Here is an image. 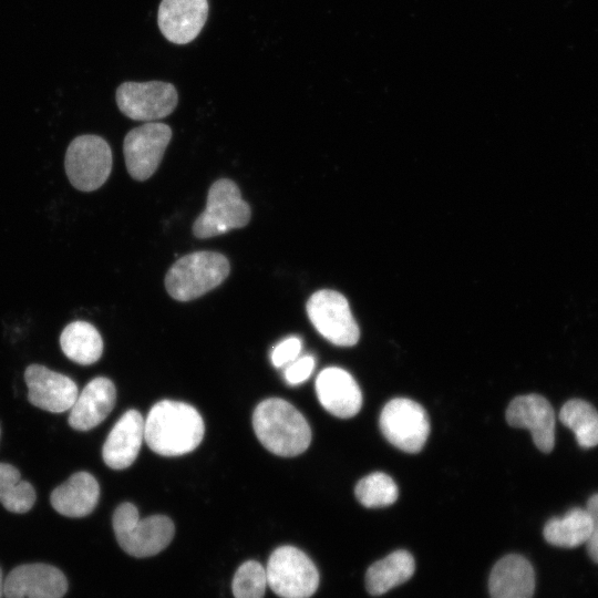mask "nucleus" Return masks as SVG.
<instances>
[{
    "label": "nucleus",
    "mask_w": 598,
    "mask_h": 598,
    "mask_svg": "<svg viewBox=\"0 0 598 598\" xmlns=\"http://www.w3.org/2000/svg\"><path fill=\"white\" fill-rule=\"evenodd\" d=\"M112 524L121 548L138 558L162 551L169 545L175 533L171 518L153 515L141 519L136 506L132 503H122L117 506Z\"/></svg>",
    "instance_id": "20e7f679"
},
{
    "label": "nucleus",
    "mask_w": 598,
    "mask_h": 598,
    "mask_svg": "<svg viewBox=\"0 0 598 598\" xmlns=\"http://www.w3.org/2000/svg\"><path fill=\"white\" fill-rule=\"evenodd\" d=\"M116 390L104 377L91 380L78 394L69 415V424L76 431H89L102 423L114 408Z\"/></svg>",
    "instance_id": "a211bd4d"
},
{
    "label": "nucleus",
    "mask_w": 598,
    "mask_h": 598,
    "mask_svg": "<svg viewBox=\"0 0 598 598\" xmlns=\"http://www.w3.org/2000/svg\"><path fill=\"white\" fill-rule=\"evenodd\" d=\"M586 509L591 517V530L586 542L590 558L598 564V493L589 497Z\"/></svg>",
    "instance_id": "c756f323"
},
{
    "label": "nucleus",
    "mask_w": 598,
    "mask_h": 598,
    "mask_svg": "<svg viewBox=\"0 0 598 598\" xmlns=\"http://www.w3.org/2000/svg\"><path fill=\"white\" fill-rule=\"evenodd\" d=\"M559 420L574 432L580 447L591 448L598 445V412L587 401H567L560 409Z\"/></svg>",
    "instance_id": "b1692460"
},
{
    "label": "nucleus",
    "mask_w": 598,
    "mask_h": 598,
    "mask_svg": "<svg viewBox=\"0 0 598 598\" xmlns=\"http://www.w3.org/2000/svg\"><path fill=\"white\" fill-rule=\"evenodd\" d=\"M24 381L29 402L52 413L70 410L79 394L72 379L41 364L29 365L24 371Z\"/></svg>",
    "instance_id": "ddd939ff"
},
{
    "label": "nucleus",
    "mask_w": 598,
    "mask_h": 598,
    "mask_svg": "<svg viewBox=\"0 0 598 598\" xmlns=\"http://www.w3.org/2000/svg\"><path fill=\"white\" fill-rule=\"evenodd\" d=\"M33 486L21 480L17 467L8 463H0V503L3 507L16 514L29 512L35 503Z\"/></svg>",
    "instance_id": "393cba45"
},
{
    "label": "nucleus",
    "mask_w": 598,
    "mask_h": 598,
    "mask_svg": "<svg viewBox=\"0 0 598 598\" xmlns=\"http://www.w3.org/2000/svg\"><path fill=\"white\" fill-rule=\"evenodd\" d=\"M511 426L527 429L538 450L549 453L555 444V412L550 403L539 394L514 398L506 410Z\"/></svg>",
    "instance_id": "4468645a"
},
{
    "label": "nucleus",
    "mask_w": 598,
    "mask_h": 598,
    "mask_svg": "<svg viewBox=\"0 0 598 598\" xmlns=\"http://www.w3.org/2000/svg\"><path fill=\"white\" fill-rule=\"evenodd\" d=\"M177 102L175 86L163 81L124 82L116 90L120 111L135 121L163 118L175 110Z\"/></svg>",
    "instance_id": "9d476101"
},
{
    "label": "nucleus",
    "mask_w": 598,
    "mask_h": 598,
    "mask_svg": "<svg viewBox=\"0 0 598 598\" xmlns=\"http://www.w3.org/2000/svg\"><path fill=\"white\" fill-rule=\"evenodd\" d=\"M172 138L165 123L147 122L131 130L123 142L128 174L136 181H146L157 169Z\"/></svg>",
    "instance_id": "9b49d317"
},
{
    "label": "nucleus",
    "mask_w": 598,
    "mask_h": 598,
    "mask_svg": "<svg viewBox=\"0 0 598 598\" xmlns=\"http://www.w3.org/2000/svg\"><path fill=\"white\" fill-rule=\"evenodd\" d=\"M267 586L266 569L256 560L241 564L231 582L235 598H264Z\"/></svg>",
    "instance_id": "bb28decb"
},
{
    "label": "nucleus",
    "mask_w": 598,
    "mask_h": 598,
    "mask_svg": "<svg viewBox=\"0 0 598 598\" xmlns=\"http://www.w3.org/2000/svg\"><path fill=\"white\" fill-rule=\"evenodd\" d=\"M265 569L268 586L281 598H309L319 585L315 564L293 546L276 548Z\"/></svg>",
    "instance_id": "423d86ee"
},
{
    "label": "nucleus",
    "mask_w": 598,
    "mask_h": 598,
    "mask_svg": "<svg viewBox=\"0 0 598 598\" xmlns=\"http://www.w3.org/2000/svg\"><path fill=\"white\" fill-rule=\"evenodd\" d=\"M591 517L586 508L574 507L564 517H553L544 526L547 543L561 548L585 544L590 535Z\"/></svg>",
    "instance_id": "5701e85b"
},
{
    "label": "nucleus",
    "mask_w": 598,
    "mask_h": 598,
    "mask_svg": "<svg viewBox=\"0 0 598 598\" xmlns=\"http://www.w3.org/2000/svg\"><path fill=\"white\" fill-rule=\"evenodd\" d=\"M379 424L384 437L396 448L408 453L420 452L430 433L426 411L408 398L390 400L381 411Z\"/></svg>",
    "instance_id": "6e6552de"
},
{
    "label": "nucleus",
    "mask_w": 598,
    "mask_h": 598,
    "mask_svg": "<svg viewBox=\"0 0 598 598\" xmlns=\"http://www.w3.org/2000/svg\"><path fill=\"white\" fill-rule=\"evenodd\" d=\"M252 427L269 452L283 457L303 453L311 442V430L305 416L279 398L266 399L256 406Z\"/></svg>",
    "instance_id": "f03ea898"
},
{
    "label": "nucleus",
    "mask_w": 598,
    "mask_h": 598,
    "mask_svg": "<svg viewBox=\"0 0 598 598\" xmlns=\"http://www.w3.org/2000/svg\"><path fill=\"white\" fill-rule=\"evenodd\" d=\"M315 358L310 354L299 355L295 361L287 364L283 371V377L289 385H299L307 381L313 369Z\"/></svg>",
    "instance_id": "c85d7f7f"
},
{
    "label": "nucleus",
    "mask_w": 598,
    "mask_h": 598,
    "mask_svg": "<svg viewBox=\"0 0 598 598\" xmlns=\"http://www.w3.org/2000/svg\"><path fill=\"white\" fill-rule=\"evenodd\" d=\"M310 322L329 342L339 347L354 346L359 327L348 300L336 290L322 289L312 293L306 305Z\"/></svg>",
    "instance_id": "1a4fd4ad"
},
{
    "label": "nucleus",
    "mask_w": 598,
    "mask_h": 598,
    "mask_svg": "<svg viewBox=\"0 0 598 598\" xmlns=\"http://www.w3.org/2000/svg\"><path fill=\"white\" fill-rule=\"evenodd\" d=\"M4 579L2 577V570L0 568V598L3 596Z\"/></svg>",
    "instance_id": "7c9ffc66"
},
{
    "label": "nucleus",
    "mask_w": 598,
    "mask_h": 598,
    "mask_svg": "<svg viewBox=\"0 0 598 598\" xmlns=\"http://www.w3.org/2000/svg\"><path fill=\"white\" fill-rule=\"evenodd\" d=\"M301 350V339L295 336L288 337L274 347L270 354L271 362L276 368L286 367L300 355Z\"/></svg>",
    "instance_id": "cd10ccee"
},
{
    "label": "nucleus",
    "mask_w": 598,
    "mask_h": 598,
    "mask_svg": "<svg viewBox=\"0 0 598 598\" xmlns=\"http://www.w3.org/2000/svg\"><path fill=\"white\" fill-rule=\"evenodd\" d=\"M358 501L365 507L379 508L393 504L399 489L391 476L374 472L362 477L354 489Z\"/></svg>",
    "instance_id": "a878e982"
},
{
    "label": "nucleus",
    "mask_w": 598,
    "mask_h": 598,
    "mask_svg": "<svg viewBox=\"0 0 598 598\" xmlns=\"http://www.w3.org/2000/svg\"><path fill=\"white\" fill-rule=\"evenodd\" d=\"M205 425L192 405L172 400L157 402L144 420V440L163 456H179L194 451L202 442Z\"/></svg>",
    "instance_id": "f257e3e1"
},
{
    "label": "nucleus",
    "mask_w": 598,
    "mask_h": 598,
    "mask_svg": "<svg viewBox=\"0 0 598 598\" xmlns=\"http://www.w3.org/2000/svg\"><path fill=\"white\" fill-rule=\"evenodd\" d=\"M144 440V419L136 410L126 411L110 431L103 448L104 463L124 470L136 460Z\"/></svg>",
    "instance_id": "f3484780"
},
{
    "label": "nucleus",
    "mask_w": 598,
    "mask_h": 598,
    "mask_svg": "<svg viewBox=\"0 0 598 598\" xmlns=\"http://www.w3.org/2000/svg\"><path fill=\"white\" fill-rule=\"evenodd\" d=\"M320 404L341 419L354 416L362 406V393L354 378L344 369L328 367L316 379Z\"/></svg>",
    "instance_id": "dca6fc26"
},
{
    "label": "nucleus",
    "mask_w": 598,
    "mask_h": 598,
    "mask_svg": "<svg viewBox=\"0 0 598 598\" xmlns=\"http://www.w3.org/2000/svg\"><path fill=\"white\" fill-rule=\"evenodd\" d=\"M229 270V261L224 255L195 251L171 266L165 277V288L175 300L189 301L219 286Z\"/></svg>",
    "instance_id": "7ed1b4c3"
},
{
    "label": "nucleus",
    "mask_w": 598,
    "mask_h": 598,
    "mask_svg": "<svg viewBox=\"0 0 598 598\" xmlns=\"http://www.w3.org/2000/svg\"><path fill=\"white\" fill-rule=\"evenodd\" d=\"M99 497L100 486L95 477L87 472H76L52 491L50 502L59 514L79 518L94 511Z\"/></svg>",
    "instance_id": "aec40b11"
},
{
    "label": "nucleus",
    "mask_w": 598,
    "mask_h": 598,
    "mask_svg": "<svg viewBox=\"0 0 598 598\" xmlns=\"http://www.w3.org/2000/svg\"><path fill=\"white\" fill-rule=\"evenodd\" d=\"M250 216V207L236 183L220 178L210 186L206 208L194 221L193 234L202 239L215 237L246 226Z\"/></svg>",
    "instance_id": "39448f33"
},
{
    "label": "nucleus",
    "mask_w": 598,
    "mask_h": 598,
    "mask_svg": "<svg viewBox=\"0 0 598 598\" xmlns=\"http://www.w3.org/2000/svg\"><path fill=\"white\" fill-rule=\"evenodd\" d=\"M63 353L73 362L87 365L95 363L103 352V340L94 326L76 320L69 323L60 336Z\"/></svg>",
    "instance_id": "4be33fe9"
},
{
    "label": "nucleus",
    "mask_w": 598,
    "mask_h": 598,
    "mask_svg": "<svg viewBox=\"0 0 598 598\" xmlns=\"http://www.w3.org/2000/svg\"><path fill=\"white\" fill-rule=\"evenodd\" d=\"M68 580L56 567L43 564H24L13 568L4 579V598H62Z\"/></svg>",
    "instance_id": "f8f14e48"
},
{
    "label": "nucleus",
    "mask_w": 598,
    "mask_h": 598,
    "mask_svg": "<svg viewBox=\"0 0 598 598\" xmlns=\"http://www.w3.org/2000/svg\"><path fill=\"white\" fill-rule=\"evenodd\" d=\"M208 8L207 0H162L157 12L158 28L169 42L189 43L202 31Z\"/></svg>",
    "instance_id": "2eb2a0df"
},
{
    "label": "nucleus",
    "mask_w": 598,
    "mask_h": 598,
    "mask_svg": "<svg viewBox=\"0 0 598 598\" xmlns=\"http://www.w3.org/2000/svg\"><path fill=\"white\" fill-rule=\"evenodd\" d=\"M112 163L110 145L93 134L75 137L69 144L64 159L71 185L81 192L100 188L111 174Z\"/></svg>",
    "instance_id": "0eeeda50"
},
{
    "label": "nucleus",
    "mask_w": 598,
    "mask_h": 598,
    "mask_svg": "<svg viewBox=\"0 0 598 598\" xmlns=\"http://www.w3.org/2000/svg\"><path fill=\"white\" fill-rule=\"evenodd\" d=\"M488 587L492 598H532L535 589L534 569L520 555L504 556L494 565Z\"/></svg>",
    "instance_id": "6ab92c4d"
},
{
    "label": "nucleus",
    "mask_w": 598,
    "mask_h": 598,
    "mask_svg": "<svg viewBox=\"0 0 598 598\" xmlns=\"http://www.w3.org/2000/svg\"><path fill=\"white\" fill-rule=\"evenodd\" d=\"M415 570L413 556L406 550H395L372 564L365 574L367 590L373 595H383L409 580Z\"/></svg>",
    "instance_id": "412c9836"
},
{
    "label": "nucleus",
    "mask_w": 598,
    "mask_h": 598,
    "mask_svg": "<svg viewBox=\"0 0 598 598\" xmlns=\"http://www.w3.org/2000/svg\"><path fill=\"white\" fill-rule=\"evenodd\" d=\"M0 433H1V430H0Z\"/></svg>",
    "instance_id": "2f4dec72"
}]
</instances>
